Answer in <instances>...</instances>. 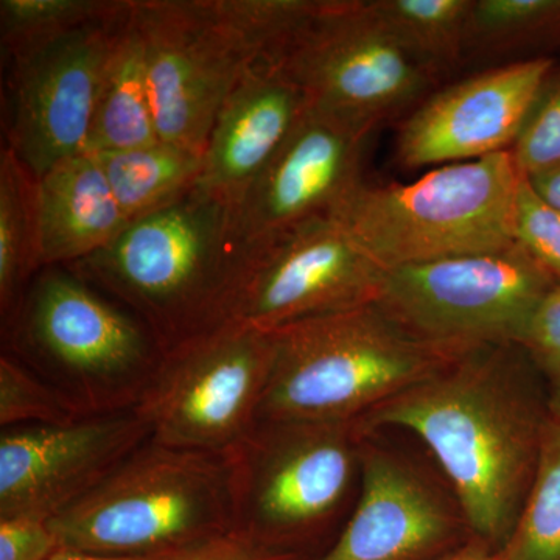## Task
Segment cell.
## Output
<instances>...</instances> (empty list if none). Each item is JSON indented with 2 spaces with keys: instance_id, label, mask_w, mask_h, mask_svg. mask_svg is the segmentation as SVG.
Listing matches in <instances>:
<instances>
[{
  "instance_id": "cell-1",
  "label": "cell",
  "mask_w": 560,
  "mask_h": 560,
  "mask_svg": "<svg viewBox=\"0 0 560 560\" xmlns=\"http://www.w3.org/2000/svg\"><path fill=\"white\" fill-rule=\"evenodd\" d=\"M492 348L453 361L359 420L361 433L396 427L422 440L451 480L477 540L499 551L533 485L541 415Z\"/></svg>"
},
{
  "instance_id": "cell-2",
  "label": "cell",
  "mask_w": 560,
  "mask_h": 560,
  "mask_svg": "<svg viewBox=\"0 0 560 560\" xmlns=\"http://www.w3.org/2000/svg\"><path fill=\"white\" fill-rule=\"evenodd\" d=\"M245 265L232 210L197 187L65 268L142 320L165 352L226 323Z\"/></svg>"
},
{
  "instance_id": "cell-3",
  "label": "cell",
  "mask_w": 560,
  "mask_h": 560,
  "mask_svg": "<svg viewBox=\"0 0 560 560\" xmlns=\"http://www.w3.org/2000/svg\"><path fill=\"white\" fill-rule=\"evenodd\" d=\"M2 335L83 418L132 411L162 357L142 320L65 267L38 272Z\"/></svg>"
},
{
  "instance_id": "cell-4",
  "label": "cell",
  "mask_w": 560,
  "mask_h": 560,
  "mask_svg": "<svg viewBox=\"0 0 560 560\" xmlns=\"http://www.w3.org/2000/svg\"><path fill=\"white\" fill-rule=\"evenodd\" d=\"M270 334L271 370L259 422H357L459 360L405 334L377 304Z\"/></svg>"
},
{
  "instance_id": "cell-5",
  "label": "cell",
  "mask_w": 560,
  "mask_h": 560,
  "mask_svg": "<svg viewBox=\"0 0 560 560\" xmlns=\"http://www.w3.org/2000/svg\"><path fill=\"white\" fill-rule=\"evenodd\" d=\"M522 173L512 151L430 168L407 184L361 183L334 217L386 270L510 249Z\"/></svg>"
},
{
  "instance_id": "cell-6",
  "label": "cell",
  "mask_w": 560,
  "mask_h": 560,
  "mask_svg": "<svg viewBox=\"0 0 560 560\" xmlns=\"http://www.w3.org/2000/svg\"><path fill=\"white\" fill-rule=\"evenodd\" d=\"M60 547L103 555L180 550L232 530L226 455L149 440L50 518Z\"/></svg>"
},
{
  "instance_id": "cell-7",
  "label": "cell",
  "mask_w": 560,
  "mask_h": 560,
  "mask_svg": "<svg viewBox=\"0 0 560 560\" xmlns=\"http://www.w3.org/2000/svg\"><path fill=\"white\" fill-rule=\"evenodd\" d=\"M558 283L514 245L389 270L375 304L423 345L466 357L521 346L530 316Z\"/></svg>"
},
{
  "instance_id": "cell-8",
  "label": "cell",
  "mask_w": 560,
  "mask_h": 560,
  "mask_svg": "<svg viewBox=\"0 0 560 560\" xmlns=\"http://www.w3.org/2000/svg\"><path fill=\"white\" fill-rule=\"evenodd\" d=\"M361 436L359 420H261L226 453L232 530L287 551V541L319 528L348 497L360 467Z\"/></svg>"
},
{
  "instance_id": "cell-9",
  "label": "cell",
  "mask_w": 560,
  "mask_h": 560,
  "mask_svg": "<svg viewBox=\"0 0 560 560\" xmlns=\"http://www.w3.org/2000/svg\"><path fill=\"white\" fill-rule=\"evenodd\" d=\"M271 360L270 331L228 320L162 352L132 411L162 445L226 455L259 423Z\"/></svg>"
},
{
  "instance_id": "cell-10",
  "label": "cell",
  "mask_w": 560,
  "mask_h": 560,
  "mask_svg": "<svg viewBox=\"0 0 560 560\" xmlns=\"http://www.w3.org/2000/svg\"><path fill=\"white\" fill-rule=\"evenodd\" d=\"M313 109L372 132L410 109L436 77L390 35L371 0H320L268 60Z\"/></svg>"
},
{
  "instance_id": "cell-11",
  "label": "cell",
  "mask_w": 560,
  "mask_h": 560,
  "mask_svg": "<svg viewBox=\"0 0 560 560\" xmlns=\"http://www.w3.org/2000/svg\"><path fill=\"white\" fill-rule=\"evenodd\" d=\"M158 135L205 154L221 106L264 60L226 0H132Z\"/></svg>"
},
{
  "instance_id": "cell-12",
  "label": "cell",
  "mask_w": 560,
  "mask_h": 560,
  "mask_svg": "<svg viewBox=\"0 0 560 560\" xmlns=\"http://www.w3.org/2000/svg\"><path fill=\"white\" fill-rule=\"evenodd\" d=\"M388 271L337 217H324L248 254L226 323L272 331L375 304Z\"/></svg>"
},
{
  "instance_id": "cell-13",
  "label": "cell",
  "mask_w": 560,
  "mask_h": 560,
  "mask_svg": "<svg viewBox=\"0 0 560 560\" xmlns=\"http://www.w3.org/2000/svg\"><path fill=\"white\" fill-rule=\"evenodd\" d=\"M127 11L9 58L3 147L36 178L88 151L110 40Z\"/></svg>"
},
{
  "instance_id": "cell-14",
  "label": "cell",
  "mask_w": 560,
  "mask_h": 560,
  "mask_svg": "<svg viewBox=\"0 0 560 560\" xmlns=\"http://www.w3.org/2000/svg\"><path fill=\"white\" fill-rule=\"evenodd\" d=\"M370 135L308 106L232 210L235 241L245 256L311 221L334 215L363 183L361 160Z\"/></svg>"
},
{
  "instance_id": "cell-15",
  "label": "cell",
  "mask_w": 560,
  "mask_h": 560,
  "mask_svg": "<svg viewBox=\"0 0 560 560\" xmlns=\"http://www.w3.org/2000/svg\"><path fill=\"white\" fill-rule=\"evenodd\" d=\"M149 440L135 411L2 430L0 518L57 517Z\"/></svg>"
},
{
  "instance_id": "cell-16",
  "label": "cell",
  "mask_w": 560,
  "mask_h": 560,
  "mask_svg": "<svg viewBox=\"0 0 560 560\" xmlns=\"http://www.w3.org/2000/svg\"><path fill=\"white\" fill-rule=\"evenodd\" d=\"M552 72L550 58H529L486 70L430 95L401 121L397 162L415 171L511 150Z\"/></svg>"
},
{
  "instance_id": "cell-17",
  "label": "cell",
  "mask_w": 560,
  "mask_h": 560,
  "mask_svg": "<svg viewBox=\"0 0 560 560\" xmlns=\"http://www.w3.org/2000/svg\"><path fill=\"white\" fill-rule=\"evenodd\" d=\"M360 471L355 510L316 560H425L455 541V517L418 474L368 448H361Z\"/></svg>"
},
{
  "instance_id": "cell-18",
  "label": "cell",
  "mask_w": 560,
  "mask_h": 560,
  "mask_svg": "<svg viewBox=\"0 0 560 560\" xmlns=\"http://www.w3.org/2000/svg\"><path fill=\"white\" fill-rule=\"evenodd\" d=\"M307 109L304 92L276 66L246 70L210 130L198 189L237 208Z\"/></svg>"
},
{
  "instance_id": "cell-19",
  "label": "cell",
  "mask_w": 560,
  "mask_h": 560,
  "mask_svg": "<svg viewBox=\"0 0 560 560\" xmlns=\"http://www.w3.org/2000/svg\"><path fill=\"white\" fill-rule=\"evenodd\" d=\"M43 267H69L106 248L127 230L97 154L84 151L38 179Z\"/></svg>"
},
{
  "instance_id": "cell-20",
  "label": "cell",
  "mask_w": 560,
  "mask_h": 560,
  "mask_svg": "<svg viewBox=\"0 0 560 560\" xmlns=\"http://www.w3.org/2000/svg\"><path fill=\"white\" fill-rule=\"evenodd\" d=\"M158 140L145 47L132 18L131 0L110 40L88 151L136 149Z\"/></svg>"
},
{
  "instance_id": "cell-21",
  "label": "cell",
  "mask_w": 560,
  "mask_h": 560,
  "mask_svg": "<svg viewBox=\"0 0 560 560\" xmlns=\"http://www.w3.org/2000/svg\"><path fill=\"white\" fill-rule=\"evenodd\" d=\"M94 154L130 223L183 200L202 173V154L164 140Z\"/></svg>"
},
{
  "instance_id": "cell-22",
  "label": "cell",
  "mask_w": 560,
  "mask_h": 560,
  "mask_svg": "<svg viewBox=\"0 0 560 560\" xmlns=\"http://www.w3.org/2000/svg\"><path fill=\"white\" fill-rule=\"evenodd\" d=\"M38 178L3 147L0 153V316L7 323L43 270Z\"/></svg>"
},
{
  "instance_id": "cell-23",
  "label": "cell",
  "mask_w": 560,
  "mask_h": 560,
  "mask_svg": "<svg viewBox=\"0 0 560 560\" xmlns=\"http://www.w3.org/2000/svg\"><path fill=\"white\" fill-rule=\"evenodd\" d=\"M404 49L434 77L467 54L471 0H371Z\"/></svg>"
},
{
  "instance_id": "cell-24",
  "label": "cell",
  "mask_w": 560,
  "mask_h": 560,
  "mask_svg": "<svg viewBox=\"0 0 560 560\" xmlns=\"http://www.w3.org/2000/svg\"><path fill=\"white\" fill-rule=\"evenodd\" d=\"M501 560H560V425L550 418L541 436L533 485Z\"/></svg>"
},
{
  "instance_id": "cell-25",
  "label": "cell",
  "mask_w": 560,
  "mask_h": 560,
  "mask_svg": "<svg viewBox=\"0 0 560 560\" xmlns=\"http://www.w3.org/2000/svg\"><path fill=\"white\" fill-rule=\"evenodd\" d=\"M130 0H2L0 43L9 60L22 50L119 18Z\"/></svg>"
},
{
  "instance_id": "cell-26",
  "label": "cell",
  "mask_w": 560,
  "mask_h": 560,
  "mask_svg": "<svg viewBox=\"0 0 560 560\" xmlns=\"http://www.w3.org/2000/svg\"><path fill=\"white\" fill-rule=\"evenodd\" d=\"M560 38V0H471L467 54L512 51Z\"/></svg>"
},
{
  "instance_id": "cell-27",
  "label": "cell",
  "mask_w": 560,
  "mask_h": 560,
  "mask_svg": "<svg viewBox=\"0 0 560 560\" xmlns=\"http://www.w3.org/2000/svg\"><path fill=\"white\" fill-rule=\"evenodd\" d=\"M86 419L9 352L0 357V425H66Z\"/></svg>"
},
{
  "instance_id": "cell-28",
  "label": "cell",
  "mask_w": 560,
  "mask_h": 560,
  "mask_svg": "<svg viewBox=\"0 0 560 560\" xmlns=\"http://www.w3.org/2000/svg\"><path fill=\"white\" fill-rule=\"evenodd\" d=\"M511 151L525 176L560 164V73L545 83Z\"/></svg>"
},
{
  "instance_id": "cell-29",
  "label": "cell",
  "mask_w": 560,
  "mask_h": 560,
  "mask_svg": "<svg viewBox=\"0 0 560 560\" xmlns=\"http://www.w3.org/2000/svg\"><path fill=\"white\" fill-rule=\"evenodd\" d=\"M515 243L560 282V209L537 194L522 176L515 201Z\"/></svg>"
},
{
  "instance_id": "cell-30",
  "label": "cell",
  "mask_w": 560,
  "mask_h": 560,
  "mask_svg": "<svg viewBox=\"0 0 560 560\" xmlns=\"http://www.w3.org/2000/svg\"><path fill=\"white\" fill-rule=\"evenodd\" d=\"M60 548L49 521L0 518V560H50Z\"/></svg>"
},
{
  "instance_id": "cell-31",
  "label": "cell",
  "mask_w": 560,
  "mask_h": 560,
  "mask_svg": "<svg viewBox=\"0 0 560 560\" xmlns=\"http://www.w3.org/2000/svg\"><path fill=\"white\" fill-rule=\"evenodd\" d=\"M521 348L539 364L541 371L560 364V282L537 305Z\"/></svg>"
},
{
  "instance_id": "cell-32",
  "label": "cell",
  "mask_w": 560,
  "mask_h": 560,
  "mask_svg": "<svg viewBox=\"0 0 560 560\" xmlns=\"http://www.w3.org/2000/svg\"><path fill=\"white\" fill-rule=\"evenodd\" d=\"M175 560H298L289 551L265 547L259 541L243 536L237 530L212 537L191 545L176 556Z\"/></svg>"
},
{
  "instance_id": "cell-33",
  "label": "cell",
  "mask_w": 560,
  "mask_h": 560,
  "mask_svg": "<svg viewBox=\"0 0 560 560\" xmlns=\"http://www.w3.org/2000/svg\"><path fill=\"white\" fill-rule=\"evenodd\" d=\"M189 548V547H187ZM180 550H167L158 552H145V555H103V552H91L72 550V548H60L50 560H175Z\"/></svg>"
},
{
  "instance_id": "cell-34",
  "label": "cell",
  "mask_w": 560,
  "mask_h": 560,
  "mask_svg": "<svg viewBox=\"0 0 560 560\" xmlns=\"http://www.w3.org/2000/svg\"><path fill=\"white\" fill-rule=\"evenodd\" d=\"M533 189L544 198L545 201L550 202L555 208L560 209V164L552 165L547 171L534 173V175L526 176Z\"/></svg>"
},
{
  "instance_id": "cell-35",
  "label": "cell",
  "mask_w": 560,
  "mask_h": 560,
  "mask_svg": "<svg viewBox=\"0 0 560 560\" xmlns=\"http://www.w3.org/2000/svg\"><path fill=\"white\" fill-rule=\"evenodd\" d=\"M550 381V394H548V418L560 425V364L544 370Z\"/></svg>"
},
{
  "instance_id": "cell-36",
  "label": "cell",
  "mask_w": 560,
  "mask_h": 560,
  "mask_svg": "<svg viewBox=\"0 0 560 560\" xmlns=\"http://www.w3.org/2000/svg\"><path fill=\"white\" fill-rule=\"evenodd\" d=\"M444 560H501L499 552L488 545L481 544L480 540L475 544L466 545V547L459 548L455 552H452L448 558Z\"/></svg>"
}]
</instances>
